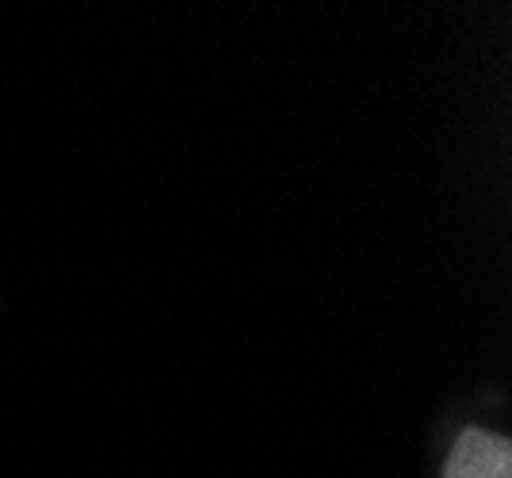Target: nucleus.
<instances>
[{"label":"nucleus","instance_id":"nucleus-1","mask_svg":"<svg viewBox=\"0 0 512 478\" xmlns=\"http://www.w3.org/2000/svg\"><path fill=\"white\" fill-rule=\"evenodd\" d=\"M444 478H512V444L486 429H467L451 448Z\"/></svg>","mask_w":512,"mask_h":478}]
</instances>
